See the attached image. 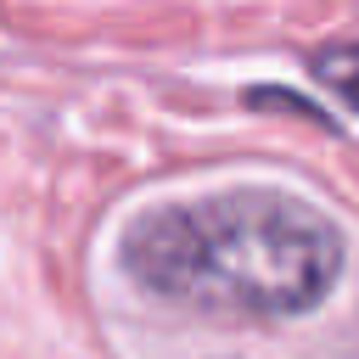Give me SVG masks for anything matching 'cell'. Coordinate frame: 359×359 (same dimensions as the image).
Here are the masks:
<instances>
[{
  "label": "cell",
  "instance_id": "obj_2",
  "mask_svg": "<svg viewBox=\"0 0 359 359\" xmlns=\"http://www.w3.org/2000/svg\"><path fill=\"white\" fill-rule=\"evenodd\" d=\"M314 79H320L325 90H337L348 107H359V39L320 50V56H314Z\"/></svg>",
  "mask_w": 359,
  "mask_h": 359
},
{
  "label": "cell",
  "instance_id": "obj_1",
  "mask_svg": "<svg viewBox=\"0 0 359 359\" xmlns=\"http://www.w3.org/2000/svg\"><path fill=\"white\" fill-rule=\"evenodd\" d=\"M129 280L174 309L292 320L342 280V230L303 196L236 185L146 208L118 247Z\"/></svg>",
  "mask_w": 359,
  "mask_h": 359
}]
</instances>
